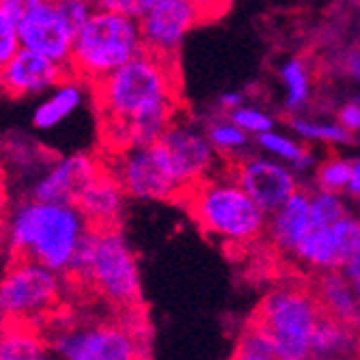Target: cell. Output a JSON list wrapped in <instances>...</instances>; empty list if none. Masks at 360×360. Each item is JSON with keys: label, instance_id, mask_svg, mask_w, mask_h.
<instances>
[{"label": "cell", "instance_id": "19", "mask_svg": "<svg viewBox=\"0 0 360 360\" xmlns=\"http://www.w3.org/2000/svg\"><path fill=\"white\" fill-rule=\"evenodd\" d=\"M311 229V196L307 192H296L291 199L272 214L268 233L272 244L283 252H296L298 244Z\"/></svg>", "mask_w": 360, "mask_h": 360}, {"label": "cell", "instance_id": "14", "mask_svg": "<svg viewBox=\"0 0 360 360\" xmlns=\"http://www.w3.org/2000/svg\"><path fill=\"white\" fill-rule=\"evenodd\" d=\"M102 173V165L93 155L74 153L60 158L46 169V173L35 181L30 199L50 203H74L89 184Z\"/></svg>", "mask_w": 360, "mask_h": 360}, {"label": "cell", "instance_id": "25", "mask_svg": "<svg viewBox=\"0 0 360 360\" xmlns=\"http://www.w3.org/2000/svg\"><path fill=\"white\" fill-rule=\"evenodd\" d=\"M22 50L18 22L9 15V11L0 5V72L13 60V56Z\"/></svg>", "mask_w": 360, "mask_h": 360}, {"label": "cell", "instance_id": "29", "mask_svg": "<svg viewBox=\"0 0 360 360\" xmlns=\"http://www.w3.org/2000/svg\"><path fill=\"white\" fill-rule=\"evenodd\" d=\"M259 145H261V149H266L268 153H272V155H276L281 160L291 162V165H296V162L300 160V155L307 151L298 143H293L291 139H287L283 134H276V132L261 134L259 136Z\"/></svg>", "mask_w": 360, "mask_h": 360}, {"label": "cell", "instance_id": "4", "mask_svg": "<svg viewBox=\"0 0 360 360\" xmlns=\"http://www.w3.org/2000/svg\"><path fill=\"white\" fill-rule=\"evenodd\" d=\"M46 341L58 360H136L147 356L149 326L136 309L119 313L115 321L63 323Z\"/></svg>", "mask_w": 360, "mask_h": 360}, {"label": "cell", "instance_id": "16", "mask_svg": "<svg viewBox=\"0 0 360 360\" xmlns=\"http://www.w3.org/2000/svg\"><path fill=\"white\" fill-rule=\"evenodd\" d=\"M70 76L68 68L52 63L30 50H20L7 68L0 72V91L15 100L48 95Z\"/></svg>", "mask_w": 360, "mask_h": 360}, {"label": "cell", "instance_id": "12", "mask_svg": "<svg viewBox=\"0 0 360 360\" xmlns=\"http://www.w3.org/2000/svg\"><path fill=\"white\" fill-rule=\"evenodd\" d=\"M201 22L192 0H155L151 11L139 20L145 52L158 56H177L186 32Z\"/></svg>", "mask_w": 360, "mask_h": 360}, {"label": "cell", "instance_id": "22", "mask_svg": "<svg viewBox=\"0 0 360 360\" xmlns=\"http://www.w3.org/2000/svg\"><path fill=\"white\" fill-rule=\"evenodd\" d=\"M0 360H50V345L35 326L7 323L0 328Z\"/></svg>", "mask_w": 360, "mask_h": 360}, {"label": "cell", "instance_id": "1", "mask_svg": "<svg viewBox=\"0 0 360 360\" xmlns=\"http://www.w3.org/2000/svg\"><path fill=\"white\" fill-rule=\"evenodd\" d=\"M102 139L117 153L155 145L173 125L179 106L177 56L143 52L93 84Z\"/></svg>", "mask_w": 360, "mask_h": 360}, {"label": "cell", "instance_id": "8", "mask_svg": "<svg viewBox=\"0 0 360 360\" xmlns=\"http://www.w3.org/2000/svg\"><path fill=\"white\" fill-rule=\"evenodd\" d=\"M63 300V274L13 259L0 276V323L35 326L52 319Z\"/></svg>", "mask_w": 360, "mask_h": 360}, {"label": "cell", "instance_id": "6", "mask_svg": "<svg viewBox=\"0 0 360 360\" xmlns=\"http://www.w3.org/2000/svg\"><path fill=\"white\" fill-rule=\"evenodd\" d=\"M145 52L139 20L97 9L76 32L70 74L95 84Z\"/></svg>", "mask_w": 360, "mask_h": 360}, {"label": "cell", "instance_id": "20", "mask_svg": "<svg viewBox=\"0 0 360 360\" xmlns=\"http://www.w3.org/2000/svg\"><path fill=\"white\" fill-rule=\"evenodd\" d=\"M358 354L360 333L321 313L311 339V360H354Z\"/></svg>", "mask_w": 360, "mask_h": 360}, {"label": "cell", "instance_id": "15", "mask_svg": "<svg viewBox=\"0 0 360 360\" xmlns=\"http://www.w3.org/2000/svg\"><path fill=\"white\" fill-rule=\"evenodd\" d=\"M158 143L165 147L169 162H171V169L184 192L192 188L194 184L207 179V173L212 171L214 158H216L214 145L210 143V139L192 132L188 127L171 125L167 129V134Z\"/></svg>", "mask_w": 360, "mask_h": 360}, {"label": "cell", "instance_id": "40", "mask_svg": "<svg viewBox=\"0 0 360 360\" xmlns=\"http://www.w3.org/2000/svg\"><path fill=\"white\" fill-rule=\"evenodd\" d=\"M347 190L354 196H360V162H354V167H352V179H349Z\"/></svg>", "mask_w": 360, "mask_h": 360}, {"label": "cell", "instance_id": "11", "mask_svg": "<svg viewBox=\"0 0 360 360\" xmlns=\"http://www.w3.org/2000/svg\"><path fill=\"white\" fill-rule=\"evenodd\" d=\"M18 30L22 50L46 56L60 68L70 70L76 30L56 11L52 0H44L37 9L24 15L18 22Z\"/></svg>", "mask_w": 360, "mask_h": 360}, {"label": "cell", "instance_id": "2", "mask_svg": "<svg viewBox=\"0 0 360 360\" xmlns=\"http://www.w3.org/2000/svg\"><path fill=\"white\" fill-rule=\"evenodd\" d=\"M89 233L91 224L74 203L37 199L15 205L3 224L5 244L13 259L32 261L63 276L70 274Z\"/></svg>", "mask_w": 360, "mask_h": 360}, {"label": "cell", "instance_id": "35", "mask_svg": "<svg viewBox=\"0 0 360 360\" xmlns=\"http://www.w3.org/2000/svg\"><path fill=\"white\" fill-rule=\"evenodd\" d=\"M339 121L341 127L347 132H356L360 129V104H347L339 110Z\"/></svg>", "mask_w": 360, "mask_h": 360}, {"label": "cell", "instance_id": "32", "mask_svg": "<svg viewBox=\"0 0 360 360\" xmlns=\"http://www.w3.org/2000/svg\"><path fill=\"white\" fill-rule=\"evenodd\" d=\"M210 143L218 149H240L246 145V132L233 123H218L210 129Z\"/></svg>", "mask_w": 360, "mask_h": 360}, {"label": "cell", "instance_id": "34", "mask_svg": "<svg viewBox=\"0 0 360 360\" xmlns=\"http://www.w3.org/2000/svg\"><path fill=\"white\" fill-rule=\"evenodd\" d=\"M192 3L196 9H199L201 22H203V20H212V18L222 15V11L229 7L231 0H192Z\"/></svg>", "mask_w": 360, "mask_h": 360}, {"label": "cell", "instance_id": "23", "mask_svg": "<svg viewBox=\"0 0 360 360\" xmlns=\"http://www.w3.org/2000/svg\"><path fill=\"white\" fill-rule=\"evenodd\" d=\"M281 76L287 89V108L289 110L302 108L309 100V91H311L307 65L298 58H291L281 68Z\"/></svg>", "mask_w": 360, "mask_h": 360}, {"label": "cell", "instance_id": "24", "mask_svg": "<svg viewBox=\"0 0 360 360\" xmlns=\"http://www.w3.org/2000/svg\"><path fill=\"white\" fill-rule=\"evenodd\" d=\"M345 216L343 203L335 192L319 190L311 196V229H328Z\"/></svg>", "mask_w": 360, "mask_h": 360}, {"label": "cell", "instance_id": "28", "mask_svg": "<svg viewBox=\"0 0 360 360\" xmlns=\"http://www.w3.org/2000/svg\"><path fill=\"white\" fill-rule=\"evenodd\" d=\"M293 129L304 136V139H317V141H328V143H347L349 132L341 125H319L311 123L307 119H296L293 121Z\"/></svg>", "mask_w": 360, "mask_h": 360}, {"label": "cell", "instance_id": "26", "mask_svg": "<svg viewBox=\"0 0 360 360\" xmlns=\"http://www.w3.org/2000/svg\"><path fill=\"white\" fill-rule=\"evenodd\" d=\"M352 162L345 160H328L326 165H321L319 173H317V181L319 188L326 192H339V190H347L349 179H352Z\"/></svg>", "mask_w": 360, "mask_h": 360}, {"label": "cell", "instance_id": "7", "mask_svg": "<svg viewBox=\"0 0 360 360\" xmlns=\"http://www.w3.org/2000/svg\"><path fill=\"white\" fill-rule=\"evenodd\" d=\"M319 315L313 291L278 287L259 302L248 326L268 341L278 360H311V339Z\"/></svg>", "mask_w": 360, "mask_h": 360}, {"label": "cell", "instance_id": "37", "mask_svg": "<svg viewBox=\"0 0 360 360\" xmlns=\"http://www.w3.org/2000/svg\"><path fill=\"white\" fill-rule=\"evenodd\" d=\"M231 360H278V358L270 352H257V349H246V347L238 345Z\"/></svg>", "mask_w": 360, "mask_h": 360}, {"label": "cell", "instance_id": "5", "mask_svg": "<svg viewBox=\"0 0 360 360\" xmlns=\"http://www.w3.org/2000/svg\"><path fill=\"white\" fill-rule=\"evenodd\" d=\"M179 201L205 233L233 244L257 240L268 222V214L233 179L207 177L188 188Z\"/></svg>", "mask_w": 360, "mask_h": 360}, {"label": "cell", "instance_id": "27", "mask_svg": "<svg viewBox=\"0 0 360 360\" xmlns=\"http://www.w3.org/2000/svg\"><path fill=\"white\" fill-rule=\"evenodd\" d=\"M56 11L65 18L76 32L91 20V15L97 11L93 0H52Z\"/></svg>", "mask_w": 360, "mask_h": 360}, {"label": "cell", "instance_id": "13", "mask_svg": "<svg viewBox=\"0 0 360 360\" xmlns=\"http://www.w3.org/2000/svg\"><path fill=\"white\" fill-rule=\"evenodd\" d=\"M231 179L266 214H274L276 210H281L298 192L293 175L278 162L264 158H246L238 162Z\"/></svg>", "mask_w": 360, "mask_h": 360}, {"label": "cell", "instance_id": "36", "mask_svg": "<svg viewBox=\"0 0 360 360\" xmlns=\"http://www.w3.org/2000/svg\"><path fill=\"white\" fill-rule=\"evenodd\" d=\"M343 272H345L349 285L354 287V293H356V298H358V302H360V252L349 261L347 268H345Z\"/></svg>", "mask_w": 360, "mask_h": 360}, {"label": "cell", "instance_id": "18", "mask_svg": "<svg viewBox=\"0 0 360 360\" xmlns=\"http://www.w3.org/2000/svg\"><path fill=\"white\" fill-rule=\"evenodd\" d=\"M313 296L323 315H328L360 333V302L343 270L319 272Z\"/></svg>", "mask_w": 360, "mask_h": 360}, {"label": "cell", "instance_id": "31", "mask_svg": "<svg viewBox=\"0 0 360 360\" xmlns=\"http://www.w3.org/2000/svg\"><path fill=\"white\" fill-rule=\"evenodd\" d=\"M93 3L100 11H110L132 20H143L155 5V0H93Z\"/></svg>", "mask_w": 360, "mask_h": 360}, {"label": "cell", "instance_id": "10", "mask_svg": "<svg viewBox=\"0 0 360 360\" xmlns=\"http://www.w3.org/2000/svg\"><path fill=\"white\" fill-rule=\"evenodd\" d=\"M358 252L360 222L345 216L328 229H309L293 255L317 272H335L345 270Z\"/></svg>", "mask_w": 360, "mask_h": 360}, {"label": "cell", "instance_id": "41", "mask_svg": "<svg viewBox=\"0 0 360 360\" xmlns=\"http://www.w3.org/2000/svg\"><path fill=\"white\" fill-rule=\"evenodd\" d=\"M222 104L231 106V108H240L242 104V93H224L222 95Z\"/></svg>", "mask_w": 360, "mask_h": 360}, {"label": "cell", "instance_id": "43", "mask_svg": "<svg viewBox=\"0 0 360 360\" xmlns=\"http://www.w3.org/2000/svg\"><path fill=\"white\" fill-rule=\"evenodd\" d=\"M136 360H149V356H141V358H136Z\"/></svg>", "mask_w": 360, "mask_h": 360}, {"label": "cell", "instance_id": "39", "mask_svg": "<svg viewBox=\"0 0 360 360\" xmlns=\"http://www.w3.org/2000/svg\"><path fill=\"white\" fill-rule=\"evenodd\" d=\"M345 70H347L356 80H360V52L347 54V58H345Z\"/></svg>", "mask_w": 360, "mask_h": 360}, {"label": "cell", "instance_id": "3", "mask_svg": "<svg viewBox=\"0 0 360 360\" xmlns=\"http://www.w3.org/2000/svg\"><path fill=\"white\" fill-rule=\"evenodd\" d=\"M68 276L93 289L119 313L143 307L136 257L119 229H91Z\"/></svg>", "mask_w": 360, "mask_h": 360}, {"label": "cell", "instance_id": "38", "mask_svg": "<svg viewBox=\"0 0 360 360\" xmlns=\"http://www.w3.org/2000/svg\"><path fill=\"white\" fill-rule=\"evenodd\" d=\"M9 216V192H7V179L0 169V226H3L5 218Z\"/></svg>", "mask_w": 360, "mask_h": 360}, {"label": "cell", "instance_id": "42", "mask_svg": "<svg viewBox=\"0 0 360 360\" xmlns=\"http://www.w3.org/2000/svg\"><path fill=\"white\" fill-rule=\"evenodd\" d=\"M5 252H7V244H5V236H3V226H0V261H3Z\"/></svg>", "mask_w": 360, "mask_h": 360}, {"label": "cell", "instance_id": "33", "mask_svg": "<svg viewBox=\"0 0 360 360\" xmlns=\"http://www.w3.org/2000/svg\"><path fill=\"white\" fill-rule=\"evenodd\" d=\"M41 3H44V0H0V5L9 11V15L15 22H20L24 15H28L32 9H37Z\"/></svg>", "mask_w": 360, "mask_h": 360}, {"label": "cell", "instance_id": "30", "mask_svg": "<svg viewBox=\"0 0 360 360\" xmlns=\"http://www.w3.org/2000/svg\"><path fill=\"white\" fill-rule=\"evenodd\" d=\"M231 121L246 134L261 136V134L272 132V119L266 112L255 110V108H236L231 115Z\"/></svg>", "mask_w": 360, "mask_h": 360}, {"label": "cell", "instance_id": "21", "mask_svg": "<svg viewBox=\"0 0 360 360\" xmlns=\"http://www.w3.org/2000/svg\"><path fill=\"white\" fill-rule=\"evenodd\" d=\"M84 80L68 76L58 86H54L32 110V125L37 129H52L72 117L84 100Z\"/></svg>", "mask_w": 360, "mask_h": 360}, {"label": "cell", "instance_id": "9", "mask_svg": "<svg viewBox=\"0 0 360 360\" xmlns=\"http://www.w3.org/2000/svg\"><path fill=\"white\" fill-rule=\"evenodd\" d=\"M110 175L127 196L141 201H179L184 190L171 169L169 155L160 143L112 153Z\"/></svg>", "mask_w": 360, "mask_h": 360}, {"label": "cell", "instance_id": "17", "mask_svg": "<svg viewBox=\"0 0 360 360\" xmlns=\"http://www.w3.org/2000/svg\"><path fill=\"white\" fill-rule=\"evenodd\" d=\"M123 201L125 190L108 169H102V173L80 194L76 207L82 212L91 229L104 231V229H117V222L123 214Z\"/></svg>", "mask_w": 360, "mask_h": 360}]
</instances>
